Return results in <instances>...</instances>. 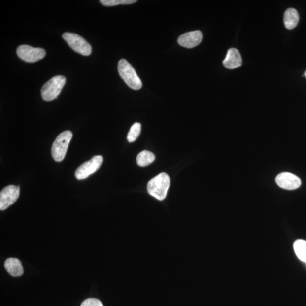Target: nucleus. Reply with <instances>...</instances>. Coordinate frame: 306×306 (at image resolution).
Instances as JSON below:
<instances>
[{"label": "nucleus", "instance_id": "obj_1", "mask_svg": "<svg viewBox=\"0 0 306 306\" xmlns=\"http://www.w3.org/2000/svg\"><path fill=\"white\" fill-rule=\"evenodd\" d=\"M170 186L169 176L166 173H161L149 181L147 190L151 196L162 201L167 196Z\"/></svg>", "mask_w": 306, "mask_h": 306}, {"label": "nucleus", "instance_id": "obj_2", "mask_svg": "<svg viewBox=\"0 0 306 306\" xmlns=\"http://www.w3.org/2000/svg\"><path fill=\"white\" fill-rule=\"evenodd\" d=\"M118 71L120 77L130 88L137 90L142 88L141 79L136 73L134 67L127 60H120L118 63Z\"/></svg>", "mask_w": 306, "mask_h": 306}, {"label": "nucleus", "instance_id": "obj_3", "mask_svg": "<svg viewBox=\"0 0 306 306\" xmlns=\"http://www.w3.org/2000/svg\"><path fill=\"white\" fill-rule=\"evenodd\" d=\"M72 137V132L70 131H64L57 137L51 149L52 156L55 161L62 162L65 158Z\"/></svg>", "mask_w": 306, "mask_h": 306}, {"label": "nucleus", "instance_id": "obj_4", "mask_svg": "<svg viewBox=\"0 0 306 306\" xmlns=\"http://www.w3.org/2000/svg\"><path fill=\"white\" fill-rule=\"evenodd\" d=\"M66 82L63 75H57L45 83L41 90V96L45 101H51L58 97Z\"/></svg>", "mask_w": 306, "mask_h": 306}, {"label": "nucleus", "instance_id": "obj_5", "mask_svg": "<svg viewBox=\"0 0 306 306\" xmlns=\"http://www.w3.org/2000/svg\"><path fill=\"white\" fill-rule=\"evenodd\" d=\"M63 37L70 47L78 54L89 56L92 53V49L91 45L78 34L65 33L63 34Z\"/></svg>", "mask_w": 306, "mask_h": 306}, {"label": "nucleus", "instance_id": "obj_6", "mask_svg": "<svg viewBox=\"0 0 306 306\" xmlns=\"http://www.w3.org/2000/svg\"><path fill=\"white\" fill-rule=\"evenodd\" d=\"M103 158L101 156H96L88 161L79 166L75 172V176L78 180L85 179L90 175L98 171L103 164Z\"/></svg>", "mask_w": 306, "mask_h": 306}, {"label": "nucleus", "instance_id": "obj_7", "mask_svg": "<svg viewBox=\"0 0 306 306\" xmlns=\"http://www.w3.org/2000/svg\"><path fill=\"white\" fill-rule=\"evenodd\" d=\"M19 58L28 63H35L43 59L46 52L43 48H34L28 45H21L17 50Z\"/></svg>", "mask_w": 306, "mask_h": 306}, {"label": "nucleus", "instance_id": "obj_8", "mask_svg": "<svg viewBox=\"0 0 306 306\" xmlns=\"http://www.w3.org/2000/svg\"><path fill=\"white\" fill-rule=\"evenodd\" d=\"M20 187L10 185L0 193V209L4 210L13 205L20 196Z\"/></svg>", "mask_w": 306, "mask_h": 306}, {"label": "nucleus", "instance_id": "obj_9", "mask_svg": "<svg viewBox=\"0 0 306 306\" xmlns=\"http://www.w3.org/2000/svg\"><path fill=\"white\" fill-rule=\"evenodd\" d=\"M275 182L279 187L286 190H296L301 185L299 177L289 172L279 173L275 178Z\"/></svg>", "mask_w": 306, "mask_h": 306}, {"label": "nucleus", "instance_id": "obj_10", "mask_svg": "<svg viewBox=\"0 0 306 306\" xmlns=\"http://www.w3.org/2000/svg\"><path fill=\"white\" fill-rule=\"evenodd\" d=\"M203 39L202 33L199 30L183 34L179 36L177 42L185 48H192L198 46Z\"/></svg>", "mask_w": 306, "mask_h": 306}, {"label": "nucleus", "instance_id": "obj_11", "mask_svg": "<svg viewBox=\"0 0 306 306\" xmlns=\"http://www.w3.org/2000/svg\"><path fill=\"white\" fill-rule=\"evenodd\" d=\"M223 64L229 69H234L240 67L241 58L239 52L236 48L229 49L225 60L223 61Z\"/></svg>", "mask_w": 306, "mask_h": 306}, {"label": "nucleus", "instance_id": "obj_12", "mask_svg": "<svg viewBox=\"0 0 306 306\" xmlns=\"http://www.w3.org/2000/svg\"><path fill=\"white\" fill-rule=\"evenodd\" d=\"M7 272L13 277H20L24 274V268L21 261L17 258L7 259L5 262Z\"/></svg>", "mask_w": 306, "mask_h": 306}, {"label": "nucleus", "instance_id": "obj_13", "mask_svg": "<svg viewBox=\"0 0 306 306\" xmlns=\"http://www.w3.org/2000/svg\"><path fill=\"white\" fill-rule=\"evenodd\" d=\"M300 17L297 10L294 8L287 9L283 17V22L286 29L292 30L296 28L299 22Z\"/></svg>", "mask_w": 306, "mask_h": 306}, {"label": "nucleus", "instance_id": "obj_14", "mask_svg": "<svg viewBox=\"0 0 306 306\" xmlns=\"http://www.w3.org/2000/svg\"><path fill=\"white\" fill-rule=\"evenodd\" d=\"M154 160V154L147 150L142 151L137 157V163L141 167H145L152 164Z\"/></svg>", "mask_w": 306, "mask_h": 306}, {"label": "nucleus", "instance_id": "obj_15", "mask_svg": "<svg viewBox=\"0 0 306 306\" xmlns=\"http://www.w3.org/2000/svg\"><path fill=\"white\" fill-rule=\"evenodd\" d=\"M294 251L302 262L306 263V241L298 240L294 244Z\"/></svg>", "mask_w": 306, "mask_h": 306}, {"label": "nucleus", "instance_id": "obj_16", "mask_svg": "<svg viewBox=\"0 0 306 306\" xmlns=\"http://www.w3.org/2000/svg\"><path fill=\"white\" fill-rule=\"evenodd\" d=\"M141 125L139 123H135L131 128L127 135V139L129 142H133L137 139L140 135Z\"/></svg>", "mask_w": 306, "mask_h": 306}, {"label": "nucleus", "instance_id": "obj_17", "mask_svg": "<svg viewBox=\"0 0 306 306\" xmlns=\"http://www.w3.org/2000/svg\"><path fill=\"white\" fill-rule=\"evenodd\" d=\"M137 2L136 0H101L100 2L105 6H114L119 5H130Z\"/></svg>", "mask_w": 306, "mask_h": 306}, {"label": "nucleus", "instance_id": "obj_18", "mask_svg": "<svg viewBox=\"0 0 306 306\" xmlns=\"http://www.w3.org/2000/svg\"><path fill=\"white\" fill-rule=\"evenodd\" d=\"M81 306H104L102 302L96 298H88L81 304Z\"/></svg>", "mask_w": 306, "mask_h": 306}, {"label": "nucleus", "instance_id": "obj_19", "mask_svg": "<svg viewBox=\"0 0 306 306\" xmlns=\"http://www.w3.org/2000/svg\"><path fill=\"white\" fill-rule=\"evenodd\" d=\"M304 75H305V77H306V71H305V72Z\"/></svg>", "mask_w": 306, "mask_h": 306}, {"label": "nucleus", "instance_id": "obj_20", "mask_svg": "<svg viewBox=\"0 0 306 306\" xmlns=\"http://www.w3.org/2000/svg\"></svg>", "mask_w": 306, "mask_h": 306}]
</instances>
